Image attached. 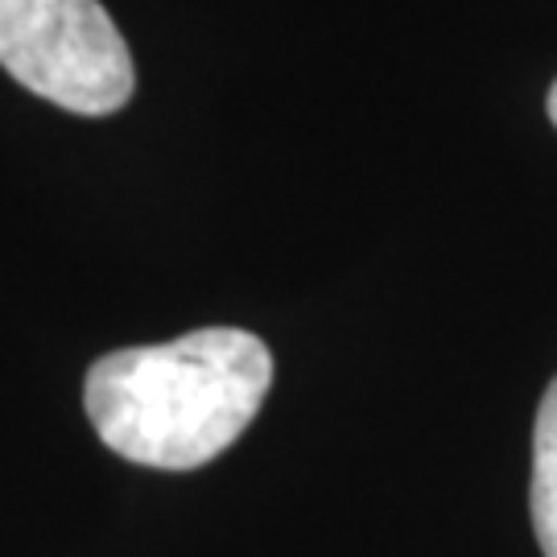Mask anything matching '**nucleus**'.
Returning <instances> with one entry per match:
<instances>
[{
	"label": "nucleus",
	"instance_id": "7ed1b4c3",
	"mask_svg": "<svg viewBox=\"0 0 557 557\" xmlns=\"http://www.w3.org/2000/svg\"><path fill=\"white\" fill-rule=\"evenodd\" d=\"M533 533L545 557H557V376L549 380L533 430V483H529Z\"/></svg>",
	"mask_w": 557,
	"mask_h": 557
},
{
	"label": "nucleus",
	"instance_id": "f257e3e1",
	"mask_svg": "<svg viewBox=\"0 0 557 557\" xmlns=\"http://www.w3.org/2000/svg\"><path fill=\"white\" fill-rule=\"evenodd\" d=\"M273 356L252 331L207 326L91 363L83 405L108 450L158 471H195L252 425Z\"/></svg>",
	"mask_w": 557,
	"mask_h": 557
},
{
	"label": "nucleus",
	"instance_id": "f03ea898",
	"mask_svg": "<svg viewBox=\"0 0 557 557\" xmlns=\"http://www.w3.org/2000/svg\"><path fill=\"white\" fill-rule=\"evenodd\" d=\"M0 66L75 116H112L137 91L128 41L100 0H0Z\"/></svg>",
	"mask_w": 557,
	"mask_h": 557
},
{
	"label": "nucleus",
	"instance_id": "20e7f679",
	"mask_svg": "<svg viewBox=\"0 0 557 557\" xmlns=\"http://www.w3.org/2000/svg\"><path fill=\"white\" fill-rule=\"evenodd\" d=\"M545 108H549V120L557 124V83L549 87V100H545Z\"/></svg>",
	"mask_w": 557,
	"mask_h": 557
}]
</instances>
